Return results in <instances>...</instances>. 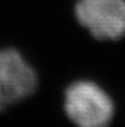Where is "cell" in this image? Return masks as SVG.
<instances>
[{
  "instance_id": "cell-1",
  "label": "cell",
  "mask_w": 125,
  "mask_h": 127,
  "mask_svg": "<svg viewBox=\"0 0 125 127\" xmlns=\"http://www.w3.org/2000/svg\"><path fill=\"white\" fill-rule=\"evenodd\" d=\"M64 110L71 122L81 127H104L114 116L110 96L89 80H77L68 86Z\"/></svg>"
},
{
  "instance_id": "cell-2",
  "label": "cell",
  "mask_w": 125,
  "mask_h": 127,
  "mask_svg": "<svg viewBox=\"0 0 125 127\" xmlns=\"http://www.w3.org/2000/svg\"><path fill=\"white\" fill-rule=\"evenodd\" d=\"M75 16L97 40L117 41L125 36V0H77Z\"/></svg>"
},
{
  "instance_id": "cell-3",
  "label": "cell",
  "mask_w": 125,
  "mask_h": 127,
  "mask_svg": "<svg viewBox=\"0 0 125 127\" xmlns=\"http://www.w3.org/2000/svg\"><path fill=\"white\" fill-rule=\"evenodd\" d=\"M37 84L35 69L17 49H0V112L31 96Z\"/></svg>"
}]
</instances>
